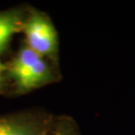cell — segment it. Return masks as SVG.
<instances>
[{
    "label": "cell",
    "instance_id": "obj_1",
    "mask_svg": "<svg viewBox=\"0 0 135 135\" xmlns=\"http://www.w3.org/2000/svg\"><path fill=\"white\" fill-rule=\"evenodd\" d=\"M28 47L41 57L56 52L57 33L48 18L39 13H34L23 24Z\"/></svg>",
    "mask_w": 135,
    "mask_h": 135
},
{
    "label": "cell",
    "instance_id": "obj_2",
    "mask_svg": "<svg viewBox=\"0 0 135 135\" xmlns=\"http://www.w3.org/2000/svg\"><path fill=\"white\" fill-rule=\"evenodd\" d=\"M51 79V73L47 63L40 58L36 63L21 76L15 79L16 84L21 91H29L35 87L47 83Z\"/></svg>",
    "mask_w": 135,
    "mask_h": 135
},
{
    "label": "cell",
    "instance_id": "obj_3",
    "mask_svg": "<svg viewBox=\"0 0 135 135\" xmlns=\"http://www.w3.org/2000/svg\"><path fill=\"white\" fill-rule=\"evenodd\" d=\"M23 27L20 19L13 13L0 14V53L3 52L10 39Z\"/></svg>",
    "mask_w": 135,
    "mask_h": 135
},
{
    "label": "cell",
    "instance_id": "obj_4",
    "mask_svg": "<svg viewBox=\"0 0 135 135\" xmlns=\"http://www.w3.org/2000/svg\"><path fill=\"white\" fill-rule=\"evenodd\" d=\"M40 58H42L39 54L34 52L29 47H25L20 51L18 55L13 59L9 66V73L12 77L18 78L23 73H25L29 68L36 63Z\"/></svg>",
    "mask_w": 135,
    "mask_h": 135
},
{
    "label": "cell",
    "instance_id": "obj_5",
    "mask_svg": "<svg viewBox=\"0 0 135 135\" xmlns=\"http://www.w3.org/2000/svg\"><path fill=\"white\" fill-rule=\"evenodd\" d=\"M0 135H32L19 126L6 122H0Z\"/></svg>",
    "mask_w": 135,
    "mask_h": 135
},
{
    "label": "cell",
    "instance_id": "obj_6",
    "mask_svg": "<svg viewBox=\"0 0 135 135\" xmlns=\"http://www.w3.org/2000/svg\"><path fill=\"white\" fill-rule=\"evenodd\" d=\"M5 70V66L0 62V85H1V80H2V73Z\"/></svg>",
    "mask_w": 135,
    "mask_h": 135
},
{
    "label": "cell",
    "instance_id": "obj_7",
    "mask_svg": "<svg viewBox=\"0 0 135 135\" xmlns=\"http://www.w3.org/2000/svg\"><path fill=\"white\" fill-rule=\"evenodd\" d=\"M59 135H60V134H59Z\"/></svg>",
    "mask_w": 135,
    "mask_h": 135
}]
</instances>
